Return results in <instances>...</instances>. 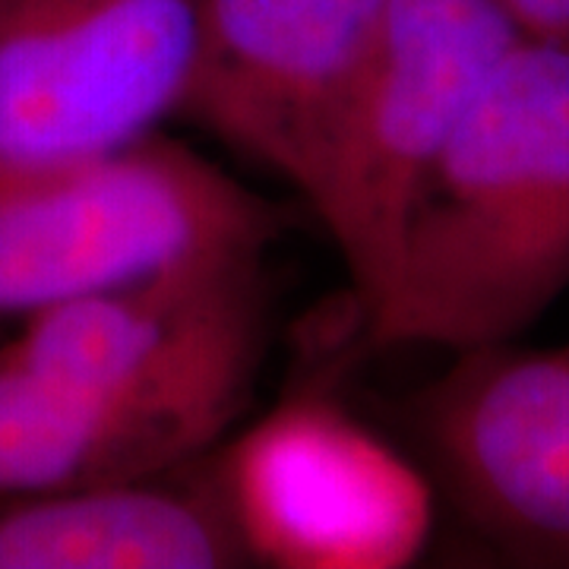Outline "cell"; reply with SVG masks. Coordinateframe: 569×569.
<instances>
[{
  "label": "cell",
  "instance_id": "obj_1",
  "mask_svg": "<svg viewBox=\"0 0 569 569\" xmlns=\"http://www.w3.org/2000/svg\"><path fill=\"white\" fill-rule=\"evenodd\" d=\"M569 291V54L519 41L418 187L367 346H509Z\"/></svg>",
  "mask_w": 569,
  "mask_h": 569
},
{
  "label": "cell",
  "instance_id": "obj_2",
  "mask_svg": "<svg viewBox=\"0 0 569 569\" xmlns=\"http://www.w3.org/2000/svg\"><path fill=\"white\" fill-rule=\"evenodd\" d=\"M279 216L178 140L29 162L0 152V320H22L156 266L269 247Z\"/></svg>",
  "mask_w": 569,
  "mask_h": 569
},
{
  "label": "cell",
  "instance_id": "obj_3",
  "mask_svg": "<svg viewBox=\"0 0 569 569\" xmlns=\"http://www.w3.org/2000/svg\"><path fill=\"white\" fill-rule=\"evenodd\" d=\"M263 247L156 266L20 320V358L216 443L244 415L266 351Z\"/></svg>",
  "mask_w": 569,
  "mask_h": 569
},
{
  "label": "cell",
  "instance_id": "obj_4",
  "mask_svg": "<svg viewBox=\"0 0 569 569\" xmlns=\"http://www.w3.org/2000/svg\"><path fill=\"white\" fill-rule=\"evenodd\" d=\"M519 41L497 0H389L307 200L365 313L392 276L430 164Z\"/></svg>",
  "mask_w": 569,
  "mask_h": 569
},
{
  "label": "cell",
  "instance_id": "obj_5",
  "mask_svg": "<svg viewBox=\"0 0 569 569\" xmlns=\"http://www.w3.org/2000/svg\"><path fill=\"white\" fill-rule=\"evenodd\" d=\"M203 0H0V152L96 159L181 114Z\"/></svg>",
  "mask_w": 569,
  "mask_h": 569
},
{
  "label": "cell",
  "instance_id": "obj_6",
  "mask_svg": "<svg viewBox=\"0 0 569 569\" xmlns=\"http://www.w3.org/2000/svg\"><path fill=\"white\" fill-rule=\"evenodd\" d=\"M219 468L250 560L392 569L425 548L430 490L421 475L329 402H284L219 449Z\"/></svg>",
  "mask_w": 569,
  "mask_h": 569
},
{
  "label": "cell",
  "instance_id": "obj_7",
  "mask_svg": "<svg viewBox=\"0 0 569 569\" xmlns=\"http://www.w3.org/2000/svg\"><path fill=\"white\" fill-rule=\"evenodd\" d=\"M389 0H203L181 114L310 200Z\"/></svg>",
  "mask_w": 569,
  "mask_h": 569
},
{
  "label": "cell",
  "instance_id": "obj_8",
  "mask_svg": "<svg viewBox=\"0 0 569 569\" xmlns=\"http://www.w3.org/2000/svg\"><path fill=\"white\" fill-rule=\"evenodd\" d=\"M418 430L488 541L569 563V346L456 355L421 396Z\"/></svg>",
  "mask_w": 569,
  "mask_h": 569
},
{
  "label": "cell",
  "instance_id": "obj_9",
  "mask_svg": "<svg viewBox=\"0 0 569 569\" xmlns=\"http://www.w3.org/2000/svg\"><path fill=\"white\" fill-rule=\"evenodd\" d=\"M219 447L164 475L0 497V569L247 567Z\"/></svg>",
  "mask_w": 569,
  "mask_h": 569
},
{
  "label": "cell",
  "instance_id": "obj_10",
  "mask_svg": "<svg viewBox=\"0 0 569 569\" xmlns=\"http://www.w3.org/2000/svg\"><path fill=\"white\" fill-rule=\"evenodd\" d=\"M216 447L197 427L77 387L0 346V497L140 481Z\"/></svg>",
  "mask_w": 569,
  "mask_h": 569
},
{
  "label": "cell",
  "instance_id": "obj_11",
  "mask_svg": "<svg viewBox=\"0 0 569 569\" xmlns=\"http://www.w3.org/2000/svg\"><path fill=\"white\" fill-rule=\"evenodd\" d=\"M526 41L569 54V0H497Z\"/></svg>",
  "mask_w": 569,
  "mask_h": 569
}]
</instances>
